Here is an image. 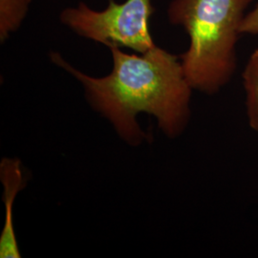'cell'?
Masks as SVG:
<instances>
[{"mask_svg":"<svg viewBox=\"0 0 258 258\" xmlns=\"http://www.w3.org/2000/svg\"><path fill=\"white\" fill-rule=\"evenodd\" d=\"M31 0H0V39L16 32L27 15Z\"/></svg>","mask_w":258,"mask_h":258,"instance_id":"6","label":"cell"},{"mask_svg":"<svg viewBox=\"0 0 258 258\" xmlns=\"http://www.w3.org/2000/svg\"><path fill=\"white\" fill-rule=\"evenodd\" d=\"M0 179L4 187L5 222L0 235V257H20L13 224V205L16 196L25 186L22 167L19 160L5 158L0 164Z\"/></svg>","mask_w":258,"mask_h":258,"instance_id":"4","label":"cell"},{"mask_svg":"<svg viewBox=\"0 0 258 258\" xmlns=\"http://www.w3.org/2000/svg\"><path fill=\"white\" fill-rule=\"evenodd\" d=\"M241 34H258V4L254 9L249 12L248 15L245 16L241 26H240Z\"/></svg>","mask_w":258,"mask_h":258,"instance_id":"7","label":"cell"},{"mask_svg":"<svg viewBox=\"0 0 258 258\" xmlns=\"http://www.w3.org/2000/svg\"><path fill=\"white\" fill-rule=\"evenodd\" d=\"M246 112L249 127L258 132V49L249 56L243 72Z\"/></svg>","mask_w":258,"mask_h":258,"instance_id":"5","label":"cell"},{"mask_svg":"<svg viewBox=\"0 0 258 258\" xmlns=\"http://www.w3.org/2000/svg\"><path fill=\"white\" fill-rule=\"evenodd\" d=\"M109 49L113 69L103 78L77 70L58 53L50 57L83 83L94 109L110 120L129 144L139 145L145 138L136 120L141 112L154 116L168 137L180 135L189 120L192 87L179 57L156 45L142 55L125 54L118 46Z\"/></svg>","mask_w":258,"mask_h":258,"instance_id":"1","label":"cell"},{"mask_svg":"<svg viewBox=\"0 0 258 258\" xmlns=\"http://www.w3.org/2000/svg\"><path fill=\"white\" fill-rule=\"evenodd\" d=\"M153 11L151 0H126L121 4L108 0V7L102 12L81 2L63 10L60 20L82 37L106 46L128 47L145 53L155 46L149 32Z\"/></svg>","mask_w":258,"mask_h":258,"instance_id":"3","label":"cell"},{"mask_svg":"<svg viewBox=\"0 0 258 258\" xmlns=\"http://www.w3.org/2000/svg\"><path fill=\"white\" fill-rule=\"evenodd\" d=\"M251 0H173L168 19L181 25L189 47L181 61L192 89L212 95L231 81L237 66L236 43Z\"/></svg>","mask_w":258,"mask_h":258,"instance_id":"2","label":"cell"}]
</instances>
